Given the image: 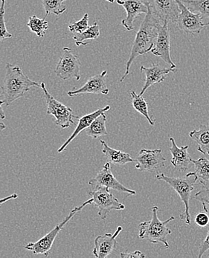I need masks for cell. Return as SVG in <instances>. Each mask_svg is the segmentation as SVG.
Listing matches in <instances>:
<instances>
[{"label": "cell", "instance_id": "obj_1", "mask_svg": "<svg viewBox=\"0 0 209 258\" xmlns=\"http://www.w3.org/2000/svg\"><path fill=\"white\" fill-rule=\"evenodd\" d=\"M160 23H161V22L154 15L151 7L150 8L148 14L145 16L144 20L140 26V30L135 35L132 49H131L130 55L126 64L125 73L124 76L121 77L120 82H123L126 77L129 74L131 65L134 60L138 56L151 51L154 48L157 40V34H158V26Z\"/></svg>", "mask_w": 209, "mask_h": 258}, {"label": "cell", "instance_id": "obj_2", "mask_svg": "<svg viewBox=\"0 0 209 258\" xmlns=\"http://www.w3.org/2000/svg\"><path fill=\"white\" fill-rule=\"evenodd\" d=\"M6 74L1 87L4 99L3 105L9 106L16 100L23 97L32 87L41 88V85L33 81L22 71L18 66L6 63Z\"/></svg>", "mask_w": 209, "mask_h": 258}, {"label": "cell", "instance_id": "obj_3", "mask_svg": "<svg viewBox=\"0 0 209 258\" xmlns=\"http://www.w3.org/2000/svg\"><path fill=\"white\" fill-rule=\"evenodd\" d=\"M159 207L155 206L151 209L152 219L150 221L140 223L138 226L140 233L138 237L141 239H146L153 243H161L165 245V248H169V244L167 241V237L172 233L169 228L167 227V224L175 220V217L171 216L165 221H161L158 218L157 212Z\"/></svg>", "mask_w": 209, "mask_h": 258}, {"label": "cell", "instance_id": "obj_4", "mask_svg": "<svg viewBox=\"0 0 209 258\" xmlns=\"http://www.w3.org/2000/svg\"><path fill=\"white\" fill-rule=\"evenodd\" d=\"M157 180H162L168 183L179 195L182 203L185 205V212L180 214V219L185 220L188 226L191 225V215L189 213V200L191 199V191L194 189V184L196 183L194 176L188 173L185 177H171L165 173H160L156 176Z\"/></svg>", "mask_w": 209, "mask_h": 258}, {"label": "cell", "instance_id": "obj_5", "mask_svg": "<svg viewBox=\"0 0 209 258\" xmlns=\"http://www.w3.org/2000/svg\"><path fill=\"white\" fill-rule=\"evenodd\" d=\"M90 204H93V199L92 198L87 200L85 203H83L80 206L74 208L69 212L68 215L63 220V222H61L60 224L57 225L54 229L51 230L50 232H48L46 236L40 239L38 241L35 242V243H30L25 245V249L32 251L33 254H34V255L43 254L46 257L49 256L53 244H54V240H55L56 237L58 235L60 231L63 229L65 225L69 222L70 220H72V218L78 212H81L84 207Z\"/></svg>", "mask_w": 209, "mask_h": 258}, {"label": "cell", "instance_id": "obj_6", "mask_svg": "<svg viewBox=\"0 0 209 258\" xmlns=\"http://www.w3.org/2000/svg\"><path fill=\"white\" fill-rule=\"evenodd\" d=\"M42 90L44 92L45 99L47 104L46 114L51 115L55 118V123L60 126L62 129L70 127L72 124L75 123V119L78 120L79 117L73 115V109L64 104L57 101L46 89V84L41 83Z\"/></svg>", "mask_w": 209, "mask_h": 258}, {"label": "cell", "instance_id": "obj_7", "mask_svg": "<svg viewBox=\"0 0 209 258\" xmlns=\"http://www.w3.org/2000/svg\"><path fill=\"white\" fill-rule=\"evenodd\" d=\"M93 199V204L98 209V214L101 220L107 218L111 211H123L125 209L124 204L110 193V189L105 187L93 189L88 194Z\"/></svg>", "mask_w": 209, "mask_h": 258}, {"label": "cell", "instance_id": "obj_8", "mask_svg": "<svg viewBox=\"0 0 209 258\" xmlns=\"http://www.w3.org/2000/svg\"><path fill=\"white\" fill-rule=\"evenodd\" d=\"M81 62L79 56L73 54L71 48L64 47L63 48V54L57 62L54 70V73L63 81L76 78L79 81L81 79Z\"/></svg>", "mask_w": 209, "mask_h": 258}, {"label": "cell", "instance_id": "obj_9", "mask_svg": "<svg viewBox=\"0 0 209 258\" xmlns=\"http://www.w3.org/2000/svg\"><path fill=\"white\" fill-rule=\"evenodd\" d=\"M176 1L180 9V13L176 22L178 29L187 34H199L206 26V23H204L201 15L199 13H193L181 0Z\"/></svg>", "mask_w": 209, "mask_h": 258}, {"label": "cell", "instance_id": "obj_10", "mask_svg": "<svg viewBox=\"0 0 209 258\" xmlns=\"http://www.w3.org/2000/svg\"><path fill=\"white\" fill-rule=\"evenodd\" d=\"M89 184L93 189L105 187L109 189H113V190L121 192V193H127V196L135 195L136 194L135 190L127 188L117 180L116 178L114 176L113 172H112L111 165H110V162H107L103 166L102 169L97 173L96 177L90 180Z\"/></svg>", "mask_w": 209, "mask_h": 258}, {"label": "cell", "instance_id": "obj_11", "mask_svg": "<svg viewBox=\"0 0 209 258\" xmlns=\"http://www.w3.org/2000/svg\"><path fill=\"white\" fill-rule=\"evenodd\" d=\"M168 22L160 23L158 26V34L154 48L151 52L154 55L160 57L164 62L170 66L171 68H177L176 64L173 62L171 57V37L168 28Z\"/></svg>", "mask_w": 209, "mask_h": 258}, {"label": "cell", "instance_id": "obj_12", "mask_svg": "<svg viewBox=\"0 0 209 258\" xmlns=\"http://www.w3.org/2000/svg\"><path fill=\"white\" fill-rule=\"evenodd\" d=\"M135 168L141 172H157L165 166L162 150L142 149L135 158Z\"/></svg>", "mask_w": 209, "mask_h": 258}, {"label": "cell", "instance_id": "obj_13", "mask_svg": "<svg viewBox=\"0 0 209 258\" xmlns=\"http://www.w3.org/2000/svg\"><path fill=\"white\" fill-rule=\"evenodd\" d=\"M116 3L127 12V17L121 21V24L127 31H132L136 17L143 14L147 15L151 8V3L145 0H116Z\"/></svg>", "mask_w": 209, "mask_h": 258}, {"label": "cell", "instance_id": "obj_14", "mask_svg": "<svg viewBox=\"0 0 209 258\" xmlns=\"http://www.w3.org/2000/svg\"><path fill=\"white\" fill-rule=\"evenodd\" d=\"M151 7L153 14L161 23H176L180 13L176 0H152Z\"/></svg>", "mask_w": 209, "mask_h": 258}, {"label": "cell", "instance_id": "obj_15", "mask_svg": "<svg viewBox=\"0 0 209 258\" xmlns=\"http://www.w3.org/2000/svg\"><path fill=\"white\" fill-rule=\"evenodd\" d=\"M140 71L145 76V83L143 90L140 92V95L143 96L145 92L147 91L148 88L154 86V84H160L162 81H165L166 76L170 73H175L178 71L177 68H165L162 67L160 64L154 63L149 68L142 66L140 67Z\"/></svg>", "mask_w": 209, "mask_h": 258}, {"label": "cell", "instance_id": "obj_16", "mask_svg": "<svg viewBox=\"0 0 209 258\" xmlns=\"http://www.w3.org/2000/svg\"><path fill=\"white\" fill-rule=\"evenodd\" d=\"M123 228L118 226L113 234H105L99 235L95 239L93 254L97 258H106L115 250L117 245L116 238Z\"/></svg>", "mask_w": 209, "mask_h": 258}, {"label": "cell", "instance_id": "obj_17", "mask_svg": "<svg viewBox=\"0 0 209 258\" xmlns=\"http://www.w3.org/2000/svg\"><path fill=\"white\" fill-rule=\"evenodd\" d=\"M107 74V71H103L101 74L91 77L80 89L68 91L67 92V95L71 98L76 95H83V94L108 95L110 90L105 81V77Z\"/></svg>", "mask_w": 209, "mask_h": 258}, {"label": "cell", "instance_id": "obj_18", "mask_svg": "<svg viewBox=\"0 0 209 258\" xmlns=\"http://www.w3.org/2000/svg\"><path fill=\"white\" fill-rule=\"evenodd\" d=\"M110 106H106L105 107L102 108V109H97L96 111L92 112V113L87 114V115H84V116L81 117V118H78L79 123H78V126H76V130H75L73 134H72V135L65 141L63 145L59 148L57 152L62 153L65 151V150H66L67 147L68 146V145H69L83 131H85L87 128H88L89 126L91 125V123H93V121L96 119L97 117L99 116L101 114L105 113L106 112L110 110Z\"/></svg>", "mask_w": 209, "mask_h": 258}, {"label": "cell", "instance_id": "obj_19", "mask_svg": "<svg viewBox=\"0 0 209 258\" xmlns=\"http://www.w3.org/2000/svg\"><path fill=\"white\" fill-rule=\"evenodd\" d=\"M171 147L169 148L170 152L172 155V159L171 162L173 166L177 170L185 171L191 163V156L188 153V145L179 148L176 144L175 139L174 138H170Z\"/></svg>", "mask_w": 209, "mask_h": 258}, {"label": "cell", "instance_id": "obj_20", "mask_svg": "<svg viewBox=\"0 0 209 258\" xmlns=\"http://www.w3.org/2000/svg\"><path fill=\"white\" fill-rule=\"evenodd\" d=\"M100 142L103 147L102 152L105 155L110 163L117 165H124L126 164L130 163V162H135V160L131 158L129 153L117 151V150L110 148L104 141L101 140Z\"/></svg>", "mask_w": 209, "mask_h": 258}, {"label": "cell", "instance_id": "obj_21", "mask_svg": "<svg viewBox=\"0 0 209 258\" xmlns=\"http://www.w3.org/2000/svg\"><path fill=\"white\" fill-rule=\"evenodd\" d=\"M195 170L191 172L196 182H199L204 187H209V160L206 158H199L197 160L191 159Z\"/></svg>", "mask_w": 209, "mask_h": 258}, {"label": "cell", "instance_id": "obj_22", "mask_svg": "<svg viewBox=\"0 0 209 258\" xmlns=\"http://www.w3.org/2000/svg\"><path fill=\"white\" fill-rule=\"evenodd\" d=\"M189 137L197 144V151L202 154L209 155V125H201L199 131L193 130Z\"/></svg>", "mask_w": 209, "mask_h": 258}, {"label": "cell", "instance_id": "obj_23", "mask_svg": "<svg viewBox=\"0 0 209 258\" xmlns=\"http://www.w3.org/2000/svg\"><path fill=\"white\" fill-rule=\"evenodd\" d=\"M106 122H107V115L105 113L101 114L99 116L97 117L88 128L85 130L86 134L93 139L108 136L107 127H106Z\"/></svg>", "mask_w": 209, "mask_h": 258}, {"label": "cell", "instance_id": "obj_24", "mask_svg": "<svg viewBox=\"0 0 209 258\" xmlns=\"http://www.w3.org/2000/svg\"><path fill=\"white\" fill-rule=\"evenodd\" d=\"M100 35V27L98 23H94L93 26H90L87 30L79 34H75L73 39L76 41L77 46H87L89 44V40H96Z\"/></svg>", "mask_w": 209, "mask_h": 258}, {"label": "cell", "instance_id": "obj_25", "mask_svg": "<svg viewBox=\"0 0 209 258\" xmlns=\"http://www.w3.org/2000/svg\"><path fill=\"white\" fill-rule=\"evenodd\" d=\"M131 98H132V107L143 115L151 126L155 124V120L152 119L151 115H150L149 109H148V103L146 102L144 98L141 95H137L135 91L130 92Z\"/></svg>", "mask_w": 209, "mask_h": 258}, {"label": "cell", "instance_id": "obj_26", "mask_svg": "<svg viewBox=\"0 0 209 258\" xmlns=\"http://www.w3.org/2000/svg\"><path fill=\"white\" fill-rule=\"evenodd\" d=\"M181 1L191 12L199 13L203 20H208L207 23H209V0H181Z\"/></svg>", "mask_w": 209, "mask_h": 258}, {"label": "cell", "instance_id": "obj_27", "mask_svg": "<svg viewBox=\"0 0 209 258\" xmlns=\"http://www.w3.org/2000/svg\"><path fill=\"white\" fill-rule=\"evenodd\" d=\"M27 26L37 37H43L48 29V23L46 19H40L34 15L29 17Z\"/></svg>", "mask_w": 209, "mask_h": 258}, {"label": "cell", "instance_id": "obj_28", "mask_svg": "<svg viewBox=\"0 0 209 258\" xmlns=\"http://www.w3.org/2000/svg\"><path fill=\"white\" fill-rule=\"evenodd\" d=\"M65 1V0H43L42 4L46 12V17L51 14L59 16L66 12V7L63 5Z\"/></svg>", "mask_w": 209, "mask_h": 258}, {"label": "cell", "instance_id": "obj_29", "mask_svg": "<svg viewBox=\"0 0 209 258\" xmlns=\"http://www.w3.org/2000/svg\"><path fill=\"white\" fill-rule=\"evenodd\" d=\"M6 0H1L0 5V42L12 37V34L8 31L6 24Z\"/></svg>", "mask_w": 209, "mask_h": 258}, {"label": "cell", "instance_id": "obj_30", "mask_svg": "<svg viewBox=\"0 0 209 258\" xmlns=\"http://www.w3.org/2000/svg\"><path fill=\"white\" fill-rule=\"evenodd\" d=\"M89 27H90L89 26V15L85 14L79 21L70 23L68 25V30L74 34H79V33H82L87 30Z\"/></svg>", "mask_w": 209, "mask_h": 258}, {"label": "cell", "instance_id": "obj_31", "mask_svg": "<svg viewBox=\"0 0 209 258\" xmlns=\"http://www.w3.org/2000/svg\"><path fill=\"white\" fill-rule=\"evenodd\" d=\"M195 200L202 205L203 210L209 215V187H203L194 195Z\"/></svg>", "mask_w": 209, "mask_h": 258}, {"label": "cell", "instance_id": "obj_32", "mask_svg": "<svg viewBox=\"0 0 209 258\" xmlns=\"http://www.w3.org/2000/svg\"><path fill=\"white\" fill-rule=\"evenodd\" d=\"M195 223L200 227H205L209 225V215L206 212H200L196 214Z\"/></svg>", "mask_w": 209, "mask_h": 258}, {"label": "cell", "instance_id": "obj_33", "mask_svg": "<svg viewBox=\"0 0 209 258\" xmlns=\"http://www.w3.org/2000/svg\"><path fill=\"white\" fill-rule=\"evenodd\" d=\"M208 250H209V226L206 237H205V238L202 240V243H201L200 246H199L198 257H202Z\"/></svg>", "mask_w": 209, "mask_h": 258}, {"label": "cell", "instance_id": "obj_34", "mask_svg": "<svg viewBox=\"0 0 209 258\" xmlns=\"http://www.w3.org/2000/svg\"><path fill=\"white\" fill-rule=\"evenodd\" d=\"M120 257L122 258H143L145 257V254L142 251H135L134 252H121Z\"/></svg>", "mask_w": 209, "mask_h": 258}, {"label": "cell", "instance_id": "obj_35", "mask_svg": "<svg viewBox=\"0 0 209 258\" xmlns=\"http://www.w3.org/2000/svg\"><path fill=\"white\" fill-rule=\"evenodd\" d=\"M18 198V195L17 194L15 193L13 195H10V196L6 197V198L0 199V206L6 203V202L9 201V200H15V199H17Z\"/></svg>", "mask_w": 209, "mask_h": 258}, {"label": "cell", "instance_id": "obj_36", "mask_svg": "<svg viewBox=\"0 0 209 258\" xmlns=\"http://www.w3.org/2000/svg\"><path fill=\"white\" fill-rule=\"evenodd\" d=\"M3 106V103H2V101H0V118L4 120L6 119V116L4 110H3V106Z\"/></svg>", "mask_w": 209, "mask_h": 258}, {"label": "cell", "instance_id": "obj_37", "mask_svg": "<svg viewBox=\"0 0 209 258\" xmlns=\"http://www.w3.org/2000/svg\"><path fill=\"white\" fill-rule=\"evenodd\" d=\"M5 129H6V125L3 122H0V131H3Z\"/></svg>", "mask_w": 209, "mask_h": 258}, {"label": "cell", "instance_id": "obj_38", "mask_svg": "<svg viewBox=\"0 0 209 258\" xmlns=\"http://www.w3.org/2000/svg\"><path fill=\"white\" fill-rule=\"evenodd\" d=\"M107 2H109V3H113L114 2H115V0H107Z\"/></svg>", "mask_w": 209, "mask_h": 258}, {"label": "cell", "instance_id": "obj_39", "mask_svg": "<svg viewBox=\"0 0 209 258\" xmlns=\"http://www.w3.org/2000/svg\"><path fill=\"white\" fill-rule=\"evenodd\" d=\"M206 26H209V23H207V25H206Z\"/></svg>", "mask_w": 209, "mask_h": 258}, {"label": "cell", "instance_id": "obj_40", "mask_svg": "<svg viewBox=\"0 0 209 258\" xmlns=\"http://www.w3.org/2000/svg\"><path fill=\"white\" fill-rule=\"evenodd\" d=\"M207 257H209V254L206 256Z\"/></svg>", "mask_w": 209, "mask_h": 258}]
</instances>
